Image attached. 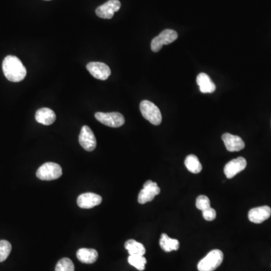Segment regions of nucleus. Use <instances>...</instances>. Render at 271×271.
<instances>
[{"label": "nucleus", "instance_id": "f257e3e1", "mask_svg": "<svg viewBox=\"0 0 271 271\" xmlns=\"http://www.w3.org/2000/svg\"><path fill=\"white\" fill-rule=\"evenodd\" d=\"M5 76L12 82H19L25 78L27 69L17 57L9 55L3 62Z\"/></svg>", "mask_w": 271, "mask_h": 271}, {"label": "nucleus", "instance_id": "f03ea898", "mask_svg": "<svg viewBox=\"0 0 271 271\" xmlns=\"http://www.w3.org/2000/svg\"><path fill=\"white\" fill-rule=\"evenodd\" d=\"M224 259V255L221 250L214 249L200 261L198 264L199 271H214L218 268Z\"/></svg>", "mask_w": 271, "mask_h": 271}, {"label": "nucleus", "instance_id": "7ed1b4c3", "mask_svg": "<svg viewBox=\"0 0 271 271\" xmlns=\"http://www.w3.org/2000/svg\"><path fill=\"white\" fill-rule=\"evenodd\" d=\"M140 112L143 116L154 125H159L162 121V115L159 108L152 102L143 101L140 103Z\"/></svg>", "mask_w": 271, "mask_h": 271}, {"label": "nucleus", "instance_id": "20e7f679", "mask_svg": "<svg viewBox=\"0 0 271 271\" xmlns=\"http://www.w3.org/2000/svg\"><path fill=\"white\" fill-rule=\"evenodd\" d=\"M62 175V168L56 163L48 162L39 167L36 176L44 181H51L59 178Z\"/></svg>", "mask_w": 271, "mask_h": 271}, {"label": "nucleus", "instance_id": "39448f33", "mask_svg": "<svg viewBox=\"0 0 271 271\" xmlns=\"http://www.w3.org/2000/svg\"><path fill=\"white\" fill-rule=\"evenodd\" d=\"M178 38V33L173 30H164L159 35L152 39L151 43V49L152 52H158L163 46L171 44Z\"/></svg>", "mask_w": 271, "mask_h": 271}, {"label": "nucleus", "instance_id": "423d86ee", "mask_svg": "<svg viewBox=\"0 0 271 271\" xmlns=\"http://www.w3.org/2000/svg\"><path fill=\"white\" fill-rule=\"evenodd\" d=\"M95 118L102 124L110 127H121L125 122L124 117L119 112H97Z\"/></svg>", "mask_w": 271, "mask_h": 271}, {"label": "nucleus", "instance_id": "0eeeda50", "mask_svg": "<svg viewBox=\"0 0 271 271\" xmlns=\"http://www.w3.org/2000/svg\"><path fill=\"white\" fill-rule=\"evenodd\" d=\"M161 189L158 187V184L149 180L145 183L143 189L140 191L138 196V202L140 204L150 202L153 201L155 196L159 195Z\"/></svg>", "mask_w": 271, "mask_h": 271}, {"label": "nucleus", "instance_id": "6e6552de", "mask_svg": "<svg viewBox=\"0 0 271 271\" xmlns=\"http://www.w3.org/2000/svg\"><path fill=\"white\" fill-rule=\"evenodd\" d=\"M78 140H79L81 147L87 152H92L96 149V137L88 126H83L81 132H80Z\"/></svg>", "mask_w": 271, "mask_h": 271}, {"label": "nucleus", "instance_id": "1a4fd4ad", "mask_svg": "<svg viewBox=\"0 0 271 271\" xmlns=\"http://www.w3.org/2000/svg\"><path fill=\"white\" fill-rule=\"evenodd\" d=\"M121 6L119 0H109L96 9L97 15L103 19H111L115 12L121 9Z\"/></svg>", "mask_w": 271, "mask_h": 271}, {"label": "nucleus", "instance_id": "9d476101", "mask_svg": "<svg viewBox=\"0 0 271 271\" xmlns=\"http://www.w3.org/2000/svg\"><path fill=\"white\" fill-rule=\"evenodd\" d=\"M87 69L92 74V76L97 79H107L111 75L110 68L106 64L101 62H91L87 64Z\"/></svg>", "mask_w": 271, "mask_h": 271}, {"label": "nucleus", "instance_id": "9b49d317", "mask_svg": "<svg viewBox=\"0 0 271 271\" xmlns=\"http://www.w3.org/2000/svg\"><path fill=\"white\" fill-rule=\"evenodd\" d=\"M271 215V208L268 206H259L250 209L248 214L249 221L255 224H261L268 219Z\"/></svg>", "mask_w": 271, "mask_h": 271}, {"label": "nucleus", "instance_id": "f8f14e48", "mask_svg": "<svg viewBox=\"0 0 271 271\" xmlns=\"http://www.w3.org/2000/svg\"><path fill=\"white\" fill-rule=\"evenodd\" d=\"M247 165L246 160L243 157H239L236 159L229 161L224 168V174L228 178H232L246 168Z\"/></svg>", "mask_w": 271, "mask_h": 271}, {"label": "nucleus", "instance_id": "ddd939ff", "mask_svg": "<svg viewBox=\"0 0 271 271\" xmlns=\"http://www.w3.org/2000/svg\"><path fill=\"white\" fill-rule=\"evenodd\" d=\"M102 197L95 193H84L77 199V203L82 209H92L102 203Z\"/></svg>", "mask_w": 271, "mask_h": 271}, {"label": "nucleus", "instance_id": "4468645a", "mask_svg": "<svg viewBox=\"0 0 271 271\" xmlns=\"http://www.w3.org/2000/svg\"><path fill=\"white\" fill-rule=\"evenodd\" d=\"M226 149L229 152H239L244 149L245 143L238 136L232 135L231 133H224L221 137Z\"/></svg>", "mask_w": 271, "mask_h": 271}, {"label": "nucleus", "instance_id": "2eb2a0df", "mask_svg": "<svg viewBox=\"0 0 271 271\" xmlns=\"http://www.w3.org/2000/svg\"><path fill=\"white\" fill-rule=\"evenodd\" d=\"M35 118L37 122L49 126L55 123L56 115L55 112L49 108H41L35 112Z\"/></svg>", "mask_w": 271, "mask_h": 271}, {"label": "nucleus", "instance_id": "dca6fc26", "mask_svg": "<svg viewBox=\"0 0 271 271\" xmlns=\"http://www.w3.org/2000/svg\"><path fill=\"white\" fill-rule=\"evenodd\" d=\"M197 83H198V86L200 87V91L201 93L203 94H210L213 93L215 91V84L213 81L209 78V75L206 73H200L198 75L197 78Z\"/></svg>", "mask_w": 271, "mask_h": 271}, {"label": "nucleus", "instance_id": "f3484780", "mask_svg": "<svg viewBox=\"0 0 271 271\" xmlns=\"http://www.w3.org/2000/svg\"><path fill=\"white\" fill-rule=\"evenodd\" d=\"M77 258L84 264H94L98 260V252L94 249L82 248L77 252Z\"/></svg>", "mask_w": 271, "mask_h": 271}, {"label": "nucleus", "instance_id": "a211bd4d", "mask_svg": "<svg viewBox=\"0 0 271 271\" xmlns=\"http://www.w3.org/2000/svg\"><path fill=\"white\" fill-rule=\"evenodd\" d=\"M160 246L166 252L177 251L179 248V242L175 239L170 238L166 234H162L160 240Z\"/></svg>", "mask_w": 271, "mask_h": 271}, {"label": "nucleus", "instance_id": "6ab92c4d", "mask_svg": "<svg viewBox=\"0 0 271 271\" xmlns=\"http://www.w3.org/2000/svg\"><path fill=\"white\" fill-rule=\"evenodd\" d=\"M185 165L188 170L192 173L198 174L202 170V165L198 160V157L195 155H190L186 157L185 160Z\"/></svg>", "mask_w": 271, "mask_h": 271}, {"label": "nucleus", "instance_id": "aec40b11", "mask_svg": "<svg viewBox=\"0 0 271 271\" xmlns=\"http://www.w3.org/2000/svg\"><path fill=\"white\" fill-rule=\"evenodd\" d=\"M124 246L130 255H144L146 253L145 246L134 240H127Z\"/></svg>", "mask_w": 271, "mask_h": 271}, {"label": "nucleus", "instance_id": "412c9836", "mask_svg": "<svg viewBox=\"0 0 271 271\" xmlns=\"http://www.w3.org/2000/svg\"><path fill=\"white\" fill-rule=\"evenodd\" d=\"M128 262L130 265L136 267L137 270L143 271L146 268L147 261L144 255H130L128 258Z\"/></svg>", "mask_w": 271, "mask_h": 271}, {"label": "nucleus", "instance_id": "4be33fe9", "mask_svg": "<svg viewBox=\"0 0 271 271\" xmlns=\"http://www.w3.org/2000/svg\"><path fill=\"white\" fill-rule=\"evenodd\" d=\"M12 251V245L7 240H0V262L6 261Z\"/></svg>", "mask_w": 271, "mask_h": 271}, {"label": "nucleus", "instance_id": "5701e85b", "mask_svg": "<svg viewBox=\"0 0 271 271\" xmlns=\"http://www.w3.org/2000/svg\"><path fill=\"white\" fill-rule=\"evenodd\" d=\"M55 271H75V267L69 258H64L58 261Z\"/></svg>", "mask_w": 271, "mask_h": 271}, {"label": "nucleus", "instance_id": "b1692460", "mask_svg": "<svg viewBox=\"0 0 271 271\" xmlns=\"http://www.w3.org/2000/svg\"><path fill=\"white\" fill-rule=\"evenodd\" d=\"M196 206L200 210L203 211L211 207L209 198L205 195H201L196 200Z\"/></svg>", "mask_w": 271, "mask_h": 271}, {"label": "nucleus", "instance_id": "393cba45", "mask_svg": "<svg viewBox=\"0 0 271 271\" xmlns=\"http://www.w3.org/2000/svg\"><path fill=\"white\" fill-rule=\"evenodd\" d=\"M203 216L205 220L206 221H213L215 218H216V212L215 209L209 207L208 209H205L202 211Z\"/></svg>", "mask_w": 271, "mask_h": 271}, {"label": "nucleus", "instance_id": "a878e982", "mask_svg": "<svg viewBox=\"0 0 271 271\" xmlns=\"http://www.w3.org/2000/svg\"><path fill=\"white\" fill-rule=\"evenodd\" d=\"M46 1H50V0H46Z\"/></svg>", "mask_w": 271, "mask_h": 271}]
</instances>
